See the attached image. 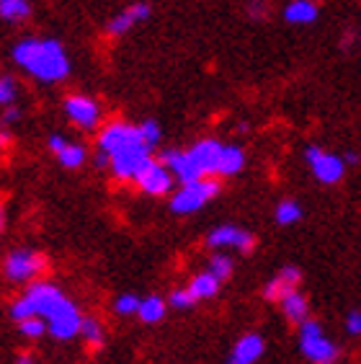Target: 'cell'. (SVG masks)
Returning <instances> with one entry per match:
<instances>
[{"mask_svg": "<svg viewBox=\"0 0 361 364\" xmlns=\"http://www.w3.org/2000/svg\"><path fill=\"white\" fill-rule=\"evenodd\" d=\"M14 63L39 83H63L70 75V57L57 39L26 36L14 47Z\"/></svg>", "mask_w": 361, "mask_h": 364, "instance_id": "obj_1", "label": "cell"}, {"mask_svg": "<svg viewBox=\"0 0 361 364\" xmlns=\"http://www.w3.org/2000/svg\"><path fill=\"white\" fill-rule=\"evenodd\" d=\"M220 194V183L215 178H196V181H186L180 183V189L171 196V210L176 215H191V212L202 210L209 199H215Z\"/></svg>", "mask_w": 361, "mask_h": 364, "instance_id": "obj_2", "label": "cell"}, {"mask_svg": "<svg viewBox=\"0 0 361 364\" xmlns=\"http://www.w3.org/2000/svg\"><path fill=\"white\" fill-rule=\"evenodd\" d=\"M299 343H302V354L307 359H313L315 364H333L338 359V346L330 343L323 331H320V323L315 321H302L299 323Z\"/></svg>", "mask_w": 361, "mask_h": 364, "instance_id": "obj_3", "label": "cell"}, {"mask_svg": "<svg viewBox=\"0 0 361 364\" xmlns=\"http://www.w3.org/2000/svg\"><path fill=\"white\" fill-rule=\"evenodd\" d=\"M150 147L145 142H139V145H132V147H124V150H119L109 158V168L112 173L117 176L119 181H134V176L139 171L145 168L147 163H150Z\"/></svg>", "mask_w": 361, "mask_h": 364, "instance_id": "obj_4", "label": "cell"}, {"mask_svg": "<svg viewBox=\"0 0 361 364\" xmlns=\"http://www.w3.org/2000/svg\"><path fill=\"white\" fill-rule=\"evenodd\" d=\"M44 321H47V331L52 333V336L60 338V341H68V338L80 333V323H83V318H80L77 305H72V302L63 297Z\"/></svg>", "mask_w": 361, "mask_h": 364, "instance_id": "obj_5", "label": "cell"}, {"mask_svg": "<svg viewBox=\"0 0 361 364\" xmlns=\"http://www.w3.org/2000/svg\"><path fill=\"white\" fill-rule=\"evenodd\" d=\"M142 142V134H139V127L126 124V122H109V124L101 129L98 134V150L106 153L112 158L114 153L124 150V147H132Z\"/></svg>", "mask_w": 361, "mask_h": 364, "instance_id": "obj_6", "label": "cell"}, {"mask_svg": "<svg viewBox=\"0 0 361 364\" xmlns=\"http://www.w3.org/2000/svg\"><path fill=\"white\" fill-rule=\"evenodd\" d=\"M305 161L310 163V168H313L315 178H318L320 183H338L340 178H343V171H346V163L340 161L338 155L325 153V150H320L318 145L307 147Z\"/></svg>", "mask_w": 361, "mask_h": 364, "instance_id": "obj_7", "label": "cell"}, {"mask_svg": "<svg viewBox=\"0 0 361 364\" xmlns=\"http://www.w3.org/2000/svg\"><path fill=\"white\" fill-rule=\"evenodd\" d=\"M63 106L68 119L80 129H96L98 122H101V106H98L96 98L83 96V93H70Z\"/></svg>", "mask_w": 361, "mask_h": 364, "instance_id": "obj_8", "label": "cell"}, {"mask_svg": "<svg viewBox=\"0 0 361 364\" xmlns=\"http://www.w3.org/2000/svg\"><path fill=\"white\" fill-rule=\"evenodd\" d=\"M134 181H137V186L145 194H150V196H163V194H168V191L173 189V173L168 171V166L166 163H160V161H153L150 158V163H147L145 168L139 171L137 176H134Z\"/></svg>", "mask_w": 361, "mask_h": 364, "instance_id": "obj_9", "label": "cell"}, {"mask_svg": "<svg viewBox=\"0 0 361 364\" xmlns=\"http://www.w3.org/2000/svg\"><path fill=\"white\" fill-rule=\"evenodd\" d=\"M44 269H47V261L34 251H14L6 259V277L14 282L34 279L36 274H42Z\"/></svg>", "mask_w": 361, "mask_h": 364, "instance_id": "obj_10", "label": "cell"}, {"mask_svg": "<svg viewBox=\"0 0 361 364\" xmlns=\"http://www.w3.org/2000/svg\"><path fill=\"white\" fill-rule=\"evenodd\" d=\"M207 243L212 245V248H237V251L250 253L256 240H253L250 232L240 230L235 225H222V228H215V230L209 232Z\"/></svg>", "mask_w": 361, "mask_h": 364, "instance_id": "obj_11", "label": "cell"}, {"mask_svg": "<svg viewBox=\"0 0 361 364\" xmlns=\"http://www.w3.org/2000/svg\"><path fill=\"white\" fill-rule=\"evenodd\" d=\"M26 297L31 300V305H34L36 316L47 318L49 313L55 310L57 302L63 300V292H60L55 284H49V282H34V284L26 289Z\"/></svg>", "mask_w": 361, "mask_h": 364, "instance_id": "obj_12", "label": "cell"}, {"mask_svg": "<svg viewBox=\"0 0 361 364\" xmlns=\"http://www.w3.org/2000/svg\"><path fill=\"white\" fill-rule=\"evenodd\" d=\"M147 18H150V6L147 3H134V6L124 8L119 16H114L109 26H106V31H109V36H122L126 31H132L137 23L147 21Z\"/></svg>", "mask_w": 361, "mask_h": 364, "instance_id": "obj_13", "label": "cell"}, {"mask_svg": "<svg viewBox=\"0 0 361 364\" xmlns=\"http://www.w3.org/2000/svg\"><path fill=\"white\" fill-rule=\"evenodd\" d=\"M160 163H166L168 171H171V173H173V178H178L180 183L202 178V173H199V168L194 166V161H191L188 150H168V153H163Z\"/></svg>", "mask_w": 361, "mask_h": 364, "instance_id": "obj_14", "label": "cell"}, {"mask_svg": "<svg viewBox=\"0 0 361 364\" xmlns=\"http://www.w3.org/2000/svg\"><path fill=\"white\" fill-rule=\"evenodd\" d=\"M220 150H222V142L202 140V142H196V145L188 150V155H191L194 166L199 168V173H202V176H212V173H215V168H217V158H220Z\"/></svg>", "mask_w": 361, "mask_h": 364, "instance_id": "obj_15", "label": "cell"}, {"mask_svg": "<svg viewBox=\"0 0 361 364\" xmlns=\"http://www.w3.org/2000/svg\"><path fill=\"white\" fill-rule=\"evenodd\" d=\"M261 354H264V338L256 336V333H248L235 343L230 364H253Z\"/></svg>", "mask_w": 361, "mask_h": 364, "instance_id": "obj_16", "label": "cell"}, {"mask_svg": "<svg viewBox=\"0 0 361 364\" xmlns=\"http://www.w3.org/2000/svg\"><path fill=\"white\" fill-rule=\"evenodd\" d=\"M245 166V153L237 145H222L220 158H217V176H235L237 171H243Z\"/></svg>", "mask_w": 361, "mask_h": 364, "instance_id": "obj_17", "label": "cell"}, {"mask_svg": "<svg viewBox=\"0 0 361 364\" xmlns=\"http://www.w3.org/2000/svg\"><path fill=\"white\" fill-rule=\"evenodd\" d=\"M315 18H318V6H315L313 0H292L284 8V21L297 23V26H307Z\"/></svg>", "mask_w": 361, "mask_h": 364, "instance_id": "obj_18", "label": "cell"}, {"mask_svg": "<svg viewBox=\"0 0 361 364\" xmlns=\"http://www.w3.org/2000/svg\"><path fill=\"white\" fill-rule=\"evenodd\" d=\"M217 289H220V279H217L215 274H199V277H194V282L188 284V292L194 294L196 300H209V297H215Z\"/></svg>", "mask_w": 361, "mask_h": 364, "instance_id": "obj_19", "label": "cell"}, {"mask_svg": "<svg viewBox=\"0 0 361 364\" xmlns=\"http://www.w3.org/2000/svg\"><path fill=\"white\" fill-rule=\"evenodd\" d=\"M281 310H284V316L289 318L292 323H302L307 318V300L302 297V294H297L292 289V292L286 294V297H281Z\"/></svg>", "mask_w": 361, "mask_h": 364, "instance_id": "obj_20", "label": "cell"}, {"mask_svg": "<svg viewBox=\"0 0 361 364\" xmlns=\"http://www.w3.org/2000/svg\"><path fill=\"white\" fill-rule=\"evenodd\" d=\"M31 14V6L28 0H0V18L6 21H23Z\"/></svg>", "mask_w": 361, "mask_h": 364, "instance_id": "obj_21", "label": "cell"}, {"mask_svg": "<svg viewBox=\"0 0 361 364\" xmlns=\"http://www.w3.org/2000/svg\"><path fill=\"white\" fill-rule=\"evenodd\" d=\"M137 316L142 318V323H158L166 316V302L160 297H147V300H139Z\"/></svg>", "mask_w": 361, "mask_h": 364, "instance_id": "obj_22", "label": "cell"}, {"mask_svg": "<svg viewBox=\"0 0 361 364\" xmlns=\"http://www.w3.org/2000/svg\"><path fill=\"white\" fill-rule=\"evenodd\" d=\"M60 163H63L65 168H80L85 163V147L83 145H75V142H68V145L57 153Z\"/></svg>", "mask_w": 361, "mask_h": 364, "instance_id": "obj_23", "label": "cell"}, {"mask_svg": "<svg viewBox=\"0 0 361 364\" xmlns=\"http://www.w3.org/2000/svg\"><path fill=\"white\" fill-rule=\"evenodd\" d=\"M302 218V210H299V204L292 202V199H286L276 207V223L279 225H294L297 220Z\"/></svg>", "mask_w": 361, "mask_h": 364, "instance_id": "obj_24", "label": "cell"}, {"mask_svg": "<svg viewBox=\"0 0 361 364\" xmlns=\"http://www.w3.org/2000/svg\"><path fill=\"white\" fill-rule=\"evenodd\" d=\"M18 98V80L14 75H0V106H11Z\"/></svg>", "mask_w": 361, "mask_h": 364, "instance_id": "obj_25", "label": "cell"}, {"mask_svg": "<svg viewBox=\"0 0 361 364\" xmlns=\"http://www.w3.org/2000/svg\"><path fill=\"white\" fill-rule=\"evenodd\" d=\"M292 289H294V284H289L286 279L276 277V279H271L269 284H266L264 297H266V300H271V302H279L281 297H286V294L292 292Z\"/></svg>", "mask_w": 361, "mask_h": 364, "instance_id": "obj_26", "label": "cell"}, {"mask_svg": "<svg viewBox=\"0 0 361 364\" xmlns=\"http://www.w3.org/2000/svg\"><path fill=\"white\" fill-rule=\"evenodd\" d=\"M139 134H142V142L153 150V147L160 142V137H163V129H160V124L155 119H145L142 124H139Z\"/></svg>", "mask_w": 361, "mask_h": 364, "instance_id": "obj_27", "label": "cell"}, {"mask_svg": "<svg viewBox=\"0 0 361 364\" xmlns=\"http://www.w3.org/2000/svg\"><path fill=\"white\" fill-rule=\"evenodd\" d=\"M80 333H83L85 341L93 343V346H101V343H104V328H101V323L93 321V318L80 323Z\"/></svg>", "mask_w": 361, "mask_h": 364, "instance_id": "obj_28", "label": "cell"}, {"mask_svg": "<svg viewBox=\"0 0 361 364\" xmlns=\"http://www.w3.org/2000/svg\"><path fill=\"white\" fill-rule=\"evenodd\" d=\"M18 323H21V333L26 338H39V336H44V331H47V323L39 316L23 318V321H18Z\"/></svg>", "mask_w": 361, "mask_h": 364, "instance_id": "obj_29", "label": "cell"}, {"mask_svg": "<svg viewBox=\"0 0 361 364\" xmlns=\"http://www.w3.org/2000/svg\"><path fill=\"white\" fill-rule=\"evenodd\" d=\"M209 274H215L217 279L225 282L232 274V261L227 256H215V259L209 261Z\"/></svg>", "mask_w": 361, "mask_h": 364, "instance_id": "obj_30", "label": "cell"}, {"mask_svg": "<svg viewBox=\"0 0 361 364\" xmlns=\"http://www.w3.org/2000/svg\"><path fill=\"white\" fill-rule=\"evenodd\" d=\"M31 316H36V310H34V305H31V300H28L26 294L18 297V300L11 305V318H14V321H23V318H31Z\"/></svg>", "mask_w": 361, "mask_h": 364, "instance_id": "obj_31", "label": "cell"}, {"mask_svg": "<svg viewBox=\"0 0 361 364\" xmlns=\"http://www.w3.org/2000/svg\"><path fill=\"white\" fill-rule=\"evenodd\" d=\"M137 308H139V297H134V294H122L114 302V310H117L119 316H132V313H137Z\"/></svg>", "mask_w": 361, "mask_h": 364, "instance_id": "obj_32", "label": "cell"}, {"mask_svg": "<svg viewBox=\"0 0 361 364\" xmlns=\"http://www.w3.org/2000/svg\"><path fill=\"white\" fill-rule=\"evenodd\" d=\"M194 302H196V297L188 292V289H176V292L171 294V305H173V308H191Z\"/></svg>", "mask_w": 361, "mask_h": 364, "instance_id": "obj_33", "label": "cell"}, {"mask_svg": "<svg viewBox=\"0 0 361 364\" xmlns=\"http://www.w3.org/2000/svg\"><path fill=\"white\" fill-rule=\"evenodd\" d=\"M21 119V109L16 104L11 106H3V114H0V124L8 127V124H16V122Z\"/></svg>", "mask_w": 361, "mask_h": 364, "instance_id": "obj_34", "label": "cell"}, {"mask_svg": "<svg viewBox=\"0 0 361 364\" xmlns=\"http://www.w3.org/2000/svg\"><path fill=\"white\" fill-rule=\"evenodd\" d=\"M279 277H281V279H286L289 284H294V287H297L299 279H302V272H299L297 267H284L281 272H279Z\"/></svg>", "mask_w": 361, "mask_h": 364, "instance_id": "obj_35", "label": "cell"}, {"mask_svg": "<svg viewBox=\"0 0 361 364\" xmlns=\"http://www.w3.org/2000/svg\"><path fill=\"white\" fill-rule=\"evenodd\" d=\"M65 145H68V140H65L63 134H49V137H47V147H49V150H52L55 155L60 153V150H63Z\"/></svg>", "mask_w": 361, "mask_h": 364, "instance_id": "obj_36", "label": "cell"}, {"mask_svg": "<svg viewBox=\"0 0 361 364\" xmlns=\"http://www.w3.org/2000/svg\"><path fill=\"white\" fill-rule=\"evenodd\" d=\"M346 328H348V333H361V313H348V318H346Z\"/></svg>", "mask_w": 361, "mask_h": 364, "instance_id": "obj_37", "label": "cell"}, {"mask_svg": "<svg viewBox=\"0 0 361 364\" xmlns=\"http://www.w3.org/2000/svg\"><path fill=\"white\" fill-rule=\"evenodd\" d=\"M96 166H98V168H109V155L98 150V153H96Z\"/></svg>", "mask_w": 361, "mask_h": 364, "instance_id": "obj_38", "label": "cell"}, {"mask_svg": "<svg viewBox=\"0 0 361 364\" xmlns=\"http://www.w3.org/2000/svg\"><path fill=\"white\" fill-rule=\"evenodd\" d=\"M8 145H11V134H8L6 129H0V153H3Z\"/></svg>", "mask_w": 361, "mask_h": 364, "instance_id": "obj_39", "label": "cell"}, {"mask_svg": "<svg viewBox=\"0 0 361 364\" xmlns=\"http://www.w3.org/2000/svg\"><path fill=\"white\" fill-rule=\"evenodd\" d=\"M346 163H359V155H356V153H346Z\"/></svg>", "mask_w": 361, "mask_h": 364, "instance_id": "obj_40", "label": "cell"}, {"mask_svg": "<svg viewBox=\"0 0 361 364\" xmlns=\"http://www.w3.org/2000/svg\"><path fill=\"white\" fill-rule=\"evenodd\" d=\"M16 364H34V362H31V357H21Z\"/></svg>", "mask_w": 361, "mask_h": 364, "instance_id": "obj_41", "label": "cell"}, {"mask_svg": "<svg viewBox=\"0 0 361 364\" xmlns=\"http://www.w3.org/2000/svg\"><path fill=\"white\" fill-rule=\"evenodd\" d=\"M0 230H3V212H0Z\"/></svg>", "mask_w": 361, "mask_h": 364, "instance_id": "obj_42", "label": "cell"}]
</instances>
